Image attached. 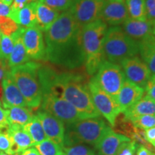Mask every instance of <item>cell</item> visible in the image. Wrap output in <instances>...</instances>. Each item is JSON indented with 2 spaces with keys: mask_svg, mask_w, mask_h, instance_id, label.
I'll use <instances>...</instances> for the list:
<instances>
[{
  "mask_svg": "<svg viewBox=\"0 0 155 155\" xmlns=\"http://www.w3.org/2000/svg\"><path fill=\"white\" fill-rule=\"evenodd\" d=\"M82 27L71 11L62 12L57 20L45 32L46 60L55 65L75 69L84 64L81 40Z\"/></svg>",
  "mask_w": 155,
  "mask_h": 155,
  "instance_id": "cell-1",
  "label": "cell"
},
{
  "mask_svg": "<svg viewBox=\"0 0 155 155\" xmlns=\"http://www.w3.org/2000/svg\"><path fill=\"white\" fill-rule=\"evenodd\" d=\"M42 95L52 94L61 96L71 104L83 119L99 117L92 101L86 78L78 73L55 72L42 86Z\"/></svg>",
  "mask_w": 155,
  "mask_h": 155,
  "instance_id": "cell-2",
  "label": "cell"
},
{
  "mask_svg": "<svg viewBox=\"0 0 155 155\" xmlns=\"http://www.w3.org/2000/svg\"><path fill=\"white\" fill-rule=\"evenodd\" d=\"M107 30V25L101 19L82 28L81 40L85 56L84 65L89 75L96 74L101 64L105 61L104 40Z\"/></svg>",
  "mask_w": 155,
  "mask_h": 155,
  "instance_id": "cell-3",
  "label": "cell"
},
{
  "mask_svg": "<svg viewBox=\"0 0 155 155\" xmlns=\"http://www.w3.org/2000/svg\"><path fill=\"white\" fill-rule=\"evenodd\" d=\"M40 64L29 61L10 68L13 80L30 108H38L42 104V91L38 70Z\"/></svg>",
  "mask_w": 155,
  "mask_h": 155,
  "instance_id": "cell-4",
  "label": "cell"
},
{
  "mask_svg": "<svg viewBox=\"0 0 155 155\" xmlns=\"http://www.w3.org/2000/svg\"><path fill=\"white\" fill-rule=\"evenodd\" d=\"M109 128L107 124L99 117L81 119L71 124H68L63 147L82 143L96 146Z\"/></svg>",
  "mask_w": 155,
  "mask_h": 155,
  "instance_id": "cell-5",
  "label": "cell"
},
{
  "mask_svg": "<svg viewBox=\"0 0 155 155\" xmlns=\"http://www.w3.org/2000/svg\"><path fill=\"white\" fill-rule=\"evenodd\" d=\"M104 53L108 61L119 64L139 53V42L128 36L119 26L111 27L104 38Z\"/></svg>",
  "mask_w": 155,
  "mask_h": 155,
  "instance_id": "cell-6",
  "label": "cell"
},
{
  "mask_svg": "<svg viewBox=\"0 0 155 155\" xmlns=\"http://www.w3.org/2000/svg\"><path fill=\"white\" fill-rule=\"evenodd\" d=\"M98 86L116 100L122 85L126 80L123 70L119 64L104 61L94 77Z\"/></svg>",
  "mask_w": 155,
  "mask_h": 155,
  "instance_id": "cell-7",
  "label": "cell"
},
{
  "mask_svg": "<svg viewBox=\"0 0 155 155\" xmlns=\"http://www.w3.org/2000/svg\"><path fill=\"white\" fill-rule=\"evenodd\" d=\"M88 88L96 110L114 127L116 118L121 114L116 100L98 86L94 77L88 81Z\"/></svg>",
  "mask_w": 155,
  "mask_h": 155,
  "instance_id": "cell-8",
  "label": "cell"
},
{
  "mask_svg": "<svg viewBox=\"0 0 155 155\" xmlns=\"http://www.w3.org/2000/svg\"><path fill=\"white\" fill-rule=\"evenodd\" d=\"M41 107L42 110L48 112L67 124H71L83 119L72 104L57 95H42Z\"/></svg>",
  "mask_w": 155,
  "mask_h": 155,
  "instance_id": "cell-9",
  "label": "cell"
},
{
  "mask_svg": "<svg viewBox=\"0 0 155 155\" xmlns=\"http://www.w3.org/2000/svg\"><path fill=\"white\" fill-rule=\"evenodd\" d=\"M105 0H75L69 9L81 27L101 19Z\"/></svg>",
  "mask_w": 155,
  "mask_h": 155,
  "instance_id": "cell-10",
  "label": "cell"
},
{
  "mask_svg": "<svg viewBox=\"0 0 155 155\" xmlns=\"http://www.w3.org/2000/svg\"><path fill=\"white\" fill-rule=\"evenodd\" d=\"M27 53L30 59L46 60V46L42 31L38 27L25 28L22 34Z\"/></svg>",
  "mask_w": 155,
  "mask_h": 155,
  "instance_id": "cell-11",
  "label": "cell"
},
{
  "mask_svg": "<svg viewBox=\"0 0 155 155\" xmlns=\"http://www.w3.org/2000/svg\"><path fill=\"white\" fill-rule=\"evenodd\" d=\"M120 64L126 79L144 88L147 81L152 76L144 62L141 58L134 56L124 60Z\"/></svg>",
  "mask_w": 155,
  "mask_h": 155,
  "instance_id": "cell-12",
  "label": "cell"
},
{
  "mask_svg": "<svg viewBox=\"0 0 155 155\" xmlns=\"http://www.w3.org/2000/svg\"><path fill=\"white\" fill-rule=\"evenodd\" d=\"M36 116L41 122L47 139L63 147L65 134V128L63 122L43 110L38 111Z\"/></svg>",
  "mask_w": 155,
  "mask_h": 155,
  "instance_id": "cell-13",
  "label": "cell"
},
{
  "mask_svg": "<svg viewBox=\"0 0 155 155\" xmlns=\"http://www.w3.org/2000/svg\"><path fill=\"white\" fill-rule=\"evenodd\" d=\"M129 18L125 0H108L103 7L101 19L106 25L119 26Z\"/></svg>",
  "mask_w": 155,
  "mask_h": 155,
  "instance_id": "cell-14",
  "label": "cell"
},
{
  "mask_svg": "<svg viewBox=\"0 0 155 155\" xmlns=\"http://www.w3.org/2000/svg\"><path fill=\"white\" fill-rule=\"evenodd\" d=\"M2 104L5 108L13 106L28 107L24 97L17 86L10 73V69L6 73L2 80Z\"/></svg>",
  "mask_w": 155,
  "mask_h": 155,
  "instance_id": "cell-15",
  "label": "cell"
},
{
  "mask_svg": "<svg viewBox=\"0 0 155 155\" xmlns=\"http://www.w3.org/2000/svg\"><path fill=\"white\" fill-rule=\"evenodd\" d=\"M144 88L126 79L116 98L121 113H124L144 96Z\"/></svg>",
  "mask_w": 155,
  "mask_h": 155,
  "instance_id": "cell-16",
  "label": "cell"
},
{
  "mask_svg": "<svg viewBox=\"0 0 155 155\" xmlns=\"http://www.w3.org/2000/svg\"><path fill=\"white\" fill-rule=\"evenodd\" d=\"M130 140V139L115 132L111 128H109L95 146L96 154L97 155H116L120 145L124 141Z\"/></svg>",
  "mask_w": 155,
  "mask_h": 155,
  "instance_id": "cell-17",
  "label": "cell"
},
{
  "mask_svg": "<svg viewBox=\"0 0 155 155\" xmlns=\"http://www.w3.org/2000/svg\"><path fill=\"white\" fill-rule=\"evenodd\" d=\"M122 29L128 36L138 42L154 36L153 25L147 20H137L129 17L123 24Z\"/></svg>",
  "mask_w": 155,
  "mask_h": 155,
  "instance_id": "cell-18",
  "label": "cell"
},
{
  "mask_svg": "<svg viewBox=\"0 0 155 155\" xmlns=\"http://www.w3.org/2000/svg\"><path fill=\"white\" fill-rule=\"evenodd\" d=\"M7 129L12 142L13 155H19L23 151L34 146L32 139L23 127L9 125Z\"/></svg>",
  "mask_w": 155,
  "mask_h": 155,
  "instance_id": "cell-19",
  "label": "cell"
},
{
  "mask_svg": "<svg viewBox=\"0 0 155 155\" xmlns=\"http://www.w3.org/2000/svg\"><path fill=\"white\" fill-rule=\"evenodd\" d=\"M24 29L25 28L21 27L19 30H17L15 33L11 35L14 40V48H13L12 52L9 56L8 61H7L9 68L28 63L30 60L27 53L22 40Z\"/></svg>",
  "mask_w": 155,
  "mask_h": 155,
  "instance_id": "cell-20",
  "label": "cell"
},
{
  "mask_svg": "<svg viewBox=\"0 0 155 155\" xmlns=\"http://www.w3.org/2000/svg\"><path fill=\"white\" fill-rule=\"evenodd\" d=\"M61 13L40 1L36 2V26L45 32L57 20Z\"/></svg>",
  "mask_w": 155,
  "mask_h": 155,
  "instance_id": "cell-21",
  "label": "cell"
},
{
  "mask_svg": "<svg viewBox=\"0 0 155 155\" xmlns=\"http://www.w3.org/2000/svg\"><path fill=\"white\" fill-rule=\"evenodd\" d=\"M123 114L129 120L144 115L155 116V101L147 96H143Z\"/></svg>",
  "mask_w": 155,
  "mask_h": 155,
  "instance_id": "cell-22",
  "label": "cell"
},
{
  "mask_svg": "<svg viewBox=\"0 0 155 155\" xmlns=\"http://www.w3.org/2000/svg\"><path fill=\"white\" fill-rule=\"evenodd\" d=\"M7 112V120L9 125L24 127L34 117L32 108L22 106H13L5 108Z\"/></svg>",
  "mask_w": 155,
  "mask_h": 155,
  "instance_id": "cell-23",
  "label": "cell"
},
{
  "mask_svg": "<svg viewBox=\"0 0 155 155\" xmlns=\"http://www.w3.org/2000/svg\"><path fill=\"white\" fill-rule=\"evenodd\" d=\"M139 53L151 74L155 75V36L139 42Z\"/></svg>",
  "mask_w": 155,
  "mask_h": 155,
  "instance_id": "cell-24",
  "label": "cell"
},
{
  "mask_svg": "<svg viewBox=\"0 0 155 155\" xmlns=\"http://www.w3.org/2000/svg\"><path fill=\"white\" fill-rule=\"evenodd\" d=\"M15 22L23 28L36 26V2H32L17 13Z\"/></svg>",
  "mask_w": 155,
  "mask_h": 155,
  "instance_id": "cell-25",
  "label": "cell"
},
{
  "mask_svg": "<svg viewBox=\"0 0 155 155\" xmlns=\"http://www.w3.org/2000/svg\"><path fill=\"white\" fill-rule=\"evenodd\" d=\"M23 129L30 135L34 146L47 139L41 122L37 116H34L32 120L23 127Z\"/></svg>",
  "mask_w": 155,
  "mask_h": 155,
  "instance_id": "cell-26",
  "label": "cell"
},
{
  "mask_svg": "<svg viewBox=\"0 0 155 155\" xmlns=\"http://www.w3.org/2000/svg\"><path fill=\"white\" fill-rule=\"evenodd\" d=\"M125 4L130 18L137 20H147L144 0H125Z\"/></svg>",
  "mask_w": 155,
  "mask_h": 155,
  "instance_id": "cell-27",
  "label": "cell"
},
{
  "mask_svg": "<svg viewBox=\"0 0 155 155\" xmlns=\"http://www.w3.org/2000/svg\"><path fill=\"white\" fill-rule=\"evenodd\" d=\"M35 148L40 155H63V147L57 143L46 139L35 145Z\"/></svg>",
  "mask_w": 155,
  "mask_h": 155,
  "instance_id": "cell-28",
  "label": "cell"
},
{
  "mask_svg": "<svg viewBox=\"0 0 155 155\" xmlns=\"http://www.w3.org/2000/svg\"><path fill=\"white\" fill-rule=\"evenodd\" d=\"M21 27L9 17H0V32L5 35L11 36Z\"/></svg>",
  "mask_w": 155,
  "mask_h": 155,
  "instance_id": "cell-29",
  "label": "cell"
},
{
  "mask_svg": "<svg viewBox=\"0 0 155 155\" xmlns=\"http://www.w3.org/2000/svg\"><path fill=\"white\" fill-rule=\"evenodd\" d=\"M14 48V40L12 36L2 34L0 44V59L8 61L9 56Z\"/></svg>",
  "mask_w": 155,
  "mask_h": 155,
  "instance_id": "cell-30",
  "label": "cell"
},
{
  "mask_svg": "<svg viewBox=\"0 0 155 155\" xmlns=\"http://www.w3.org/2000/svg\"><path fill=\"white\" fill-rule=\"evenodd\" d=\"M63 155H97L91 148L83 144L63 147Z\"/></svg>",
  "mask_w": 155,
  "mask_h": 155,
  "instance_id": "cell-31",
  "label": "cell"
},
{
  "mask_svg": "<svg viewBox=\"0 0 155 155\" xmlns=\"http://www.w3.org/2000/svg\"><path fill=\"white\" fill-rule=\"evenodd\" d=\"M38 1L60 12H63L71 9L75 0H38Z\"/></svg>",
  "mask_w": 155,
  "mask_h": 155,
  "instance_id": "cell-32",
  "label": "cell"
},
{
  "mask_svg": "<svg viewBox=\"0 0 155 155\" xmlns=\"http://www.w3.org/2000/svg\"><path fill=\"white\" fill-rule=\"evenodd\" d=\"M8 127L0 129V152L12 154V142L8 132Z\"/></svg>",
  "mask_w": 155,
  "mask_h": 155,
  "instance_id": "cell-33",
  "label": "cell"
},
{
  "mask_svg": "<svg viewBox=\"0 0 155 155\" xmlns=\"http://www.w3.org/2000/svg\"><path fill=\"white\" fill-rule=\"evenodd\" d=\"M131 121L135 127L140 128L144 130L155 127L154 115H144L139 116V117L131 119Z\"/></svg>",
  "mask_w": 155,
  "mask_h": 155,
  "instance_id": "cell-34",
  "label": "cell"
},
{
  "mask_svg": "<svg viewBox=\"0 0 155 155\" xmlns=\"http://www.w3.org/2000/svg\"><path fill=\"white\" fill-rule=\"evenodd\" d=\"M138 145L132 140L124 141L120 145L116 155H136Z\"/></svg>",
  "mask_w": 155,
  "mask_h": 155,
  "instance_id": "cell-35",
  "label": "cell"
},
{
  "mask_svg": "<svg viewBox=\"0 0 155 155\" xmlns=\"http://www.w3.org/2000/svg\"><path fill=\"white\" fill-rule=\"evenodd\" d=\"M32 2V0H13L10 6V14L9 17L15 21L18 12Z\"/></svg>",
  "mask_w": 155,
  "mask_h": 155,
  "instance_id": "cell-36",
  "label": "cell"
},
{
  "mask_svg": "<svg viewBox=\"0 0 155 155\" xmlns=\"http://www.w3.org/2000/svg\"><path fill=\"white\" fill-rule=\"evenodd\" d=\"M146 19L152 25L155 22V0H144Z\"/></svg>",
  "mask_w": 155,
  "mask_h": 155,
  "instance_id": "cell-37",
  "label": "cell"
},
{
  "mask_svg": "<svg viewBox=\"0 0 155 155\" xmlns=\"http://www.w3.org/2000/svg\"><path fill=\"white\" fill-rule=\"evenodd\" d=\"M144 91L147 93L146 96L155 101V75H152L147 81L144 87Z\"/></svg>",
  "mask_w": 155,
  "mask_h": 155,
  "instance_id": "cell-38",
  "label": "cell"
},
{
  "mask_svg": "<svg viewBox=\"0 0 155 155\" xmlns=\"http://www.w3.org/2000/svg\"><path fill=\"white\" fill-rule=\"evenodd\" d=\"M9 122L7 120V112L5 108L0 105V129L9 127Z\"/></svg>",
  "mask_w": 155,
  "mask_h": 155,
  "instance_id": "cell-39",
  "label": "cell"
},
{
  "mask_svg": "<svg viewBox=\"0 0 155 155\" xmlns=\"http://www.w3.org/2000/svg\"><path fill=\"white\" fill-rule=\"evenodd\" d=\"M144 131L147 140L153 146L155 143V127L146 129Z\"/></svg>",
  "mask_w": 155,
  "mask_h": 155,
  "instance_id": "cell-40",
  "label": "cell"
},
{
  "mask_svg": "<svg viewBox=\"0 0 155 155\" xmlns=\"http://www.w3.org/2000/svg\"><path fill=\"white\" fill-rule=\"evenodd\" d=\"M10 69L8 65V62L5 60L0 59V81L2 80L6 73Z\"/></svg>",
  "mask_w": 155,
  "mask_h": 155,
  "instance_id": "cell-41",
  "label": "cell"
},
{
  "mask_svg": "<svg viewBox=\"0 0 155 155\" xmlns=\"http://www.w3.org/2000/svg\"><path fill=\"white\" fill-rule=\"evenodd\" d=\"M10 14V6L0 0V17H9Z\"/></svg>",
  "mask_w": 155,
  "mask_h": 155,
  "instance_id": "cell-42",
  "label": "cell"
},
{
  "mask_svg": "<svg viewBox=\"0 0 155 155\" xmlns=\"http://www.w3.org/2000/svg\"><path fill=\"white\" fill-rule=\"evenodd\" d=\"M136 155H155V153L145 147L143 145H138Z\"/></svg>",
  "mask_w": 155,
  "mask_h": 155,
  "instance_id": "cell-43",
  "label": "cell"
},
{
  "mask_svg": "<svg viewBox=\"0 0 155 155\" xmlns=\"http://www.w3.org/2000/svg\"><path fill=\"white\" fill-rule=\"evenodd\" d=\"M19 155H40L38 151L36 150L35 148L33 147H30V148L27 149L22 152H21Z\"/></svg>",
  "mask_w": 155,
  "mask_h": 155,
  "instance_id": "cell-44",
  "label": "cell"
},
{
  "mask_svg": "<svg viewBox=\"0 0 155 155\" xmlns=\"http://www.w3.org/2000/svg\"><path fill=\"white\" fill-rule=\"evenodd\" d=\"M2 1L5 4H7V5H8L9 6H11V5L13 2V0H2Z\"/></svg>",
  "mask_w": 155,
  "mask_h": 155,
  "instance_id": "cell-45",
  "label": "cell"
},
{
  "mask_svg": "<svg viewBox=\"0 0 155 155\" xmlns=\"http://www.w3.org/2000/svg\"><path fill=\"white\" fill-rule=\"evenodd\" d=\"M153 35L155 36V22L153 25Z\"/></svg>",
  "mask_w": 155,
  "mask_h": 155,
  "instance_id": "cell-46",
  "label": "cell"
},
{
  "mask_svg": "<svg viewBox=\"0 0 155 155\" xmlns=\"http://www.w3.org/2000/svg\"><path fill=\"white\" fill-rule=\"evenodd\" d=\"M0 155H12V154H7V153H5L3 152H0Z\"/></svg>",
  "mask_w": 155,
  "mask_h": 155,
  "instance_id": "cell-47",
  "label": "cell"
},
{
  "mask_svg": "<svg viewBox=\"0 0 155 155\" xmlns=\"http://www.w3.org/2000/svg\"><path fill=\"white\" fill-rule=\"evenodd\" d=\"M1 35H2V33L1 32H0V44H1Z\"/></svg>",
  "mask_w": 155,
  "mask_h": 155,
  "instance_id": "cell-48",
  "label": "cell"
},
{
  "mask_svg": "<svg viewBox=\"0 0 155 155\" xmlns=\"http://www.w3.org/2000/svg\"><path fill=\"white\" fill-rule=\"evenodd\" d=\"M37 1H38V0H32V2H37Z\"/></svg>",
  "mask_w": 155,
  "mask_h": 155,
  "instance_id": "cell-49",
  "label": "cell"
},
{
  "mask_svg": "<svg viewBox=\"0 0 155 155\" xmlns=\"http://www.w3.org/2000/svg\"><path fill=\"white\" fill-rule=\"evenodd\" d=\"M153 147H154V148H155V143H154V145H153Z\"/></svg>",
  "mask_w": 155,
  "mask_h": 155,
  "instance_id": "cell-50",
  "label": "cell"
},
{
  "mask_svg": "<svg viewBox=\"0 0 155 155\" xmlns=\"http://www.w3.org/2000/svg\"><path fill=\"white\" fill-rule=\"evenodd\" d=\"M1 104H1V101H0V105H1Z\"/></svg>",
  "mask_w": 155,
  "mask_h": 155,
  "instance_id": "cell-51",
  "label": "cell"
},
{
  "mask_svg": "<svg viewBox=\"0 0 155 155\" xmlns=\"http://www.w3.org/2000/svg\"><path fill=\"white\" fill-rule=\"evenodd\" d=\"M105 1H108V0H105Z\"/></svg>",
  "mask_w": 155,
  "mask_h": 155,
  "instance_id": "cell-52",
  "label": "cell"
}]
</instances>
